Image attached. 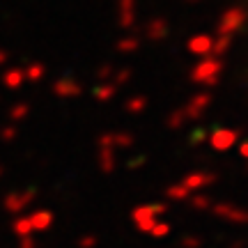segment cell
Returning <instances> with one entry per match:
<instances>
[{
  "instance_id": "cell-17",
  "label": "cell",
  "mask_w": 248,
  "mask_h": 248,
  "mask_svg": "<svg viewBox=\"0 0 248 248\" xmlns=\"http://www.w3.org/2000/svg\"><path fill=\"white\" fill-rule=\"evenodd\" d=\"M188 193H191V191H188L186 186H177V188L172 186V188L168 191V198H172V200H182V198H186Z\"/></svg>"
},
{
  "instance_id": "cell-16",
  "label": "cell",
  "mask_w": 248,
  "mask_h": 248,
  "mask_svg": "<svg viewBox=\"0 0 248 248\" xmlns=\"http://www.w3.org/2000/svg\"><path fill=\"white\" fill-rule=\"evenodd\" d=\"M23 74H26V76H28L30 80H39L42 76H44V67H42V64H35V67H30V69H26Z\"/></svg>"
},
{
  "instance_id": "cell-23",
  "label": "cell",
  "mask_w": 248,
  "mask_h": 248,
  "mask_svg": "<svg viewBox=\"0 0 248 248\" xmlns=\"http://www.w3.org/2000/svg\"><path fill=\"white\" fill-rule=\"evenodd\" d=\"M21 248H35V241L30 237H21Z\"/></svg>"
},
{
  "instance_id": "cell-22",
  "label": "cell",
  "mask_w": 248,
  "mask_h": 248,
  "mask_svg": "<svg viewBox=\"0 0 248 248\" xmlns=\"http://www.w3.org/2000/svg\"><path fill=\"white\" fill-rule=\"evenodd\" d=\"M184 115L186 113H175V115L170 117V126H179V124L184 122Z\"/></svg>"
},
{
  "instance_id": "cell-25",
  "label": "cell",
  "mask_w": 248,
  "mask_h": 248,
  "mask_svg": "<svg viewBox=\"0 0 248 248\" xmlns=\"http://www.w3.org/2000/svg\"><path fill=\"white\" fill-rule=\"evenodd\" d=\"M80 246H83V248H92V246H94V239H90V237H88V239H80Z\"/></svg>"
},
{
  "instance_id": "cell-3",
  "label": "cell",
  "mask_w": 248,
  "mask_h": 248,
  "mask_svg": "<svg viewBox=\"0 0 248 248\" xmlns=\"http://www.w3.org/2000/svg\"><path fill=\"white\" fill-rule=\"evenodd\" d=\"M209 142H212L214 150L225 152V150H230L232 145L237 142V133L230 131V129H218V131H214L212 136H209Z\"/></svg>"
},
{
  "instance_id": "cell-5",
  "label": "cell",
  "mask_w": 248,
  "mask_h": 248,
  "mask_svg": "<svg viewBox=\"0 0 248 248\" xmlns=\"http://www.w3.org/2000/svg\"><path fill=\"white\" fill-rule=\"evenodd\" d=\"M32 200V193L28 191V193H21V195H9L7 200H5V207H7V212L16 214V212H23V207Z\"/></svg>"
},
{
  "instance_id": "cell-20",
  "label": "cell",
  "mask_w": 248,
  "mask_h": 248,
  "mask_svg": "<svg viewBox=\"0 0 248 248\" xmlns=\"http://www.w3.org/2000/svg\"><path fill=\"white\" fill-rule=\"evenodd\" d=\"M136 44H138L136 39H126V42H120V44H117V48L126 53V51H133V48H136Z\"/></svg>"
},
{
  "instance_id": "cell-12",
  "label": "cell",
  "mask_w": 248,
  "mask_h": 248,
  "mask_svg": "<svg viewBox=\"0 0 248 248\" xmlns=\"http://www.w3.org/2000/svg\"><path fill=\"white\" fill-rule=\"evenodd\" d=\"M14 232H16L18 237H30V232H35L32 230V225H30V218H18L16 223H14Z\"/></svg>"
},
{
  "instance_id": "cell-24",
  "label": "cell",
  "mask_w": 248,
  "mask_h": 248,
  "mask_svg": "<svg viewBox=\"0 0 248 248\" xmlns=\"http://www.w3.org/2000/svg\"><path fill=\"white\" fill-rule=\"evenodd\" d=\"M193 202H195V207H198V209H204V207H209V200H204V198H195Z\"/></svg>"
},
{
  "instance_id": "cell-2",
  "label": "cell",
  "mask_w": 248,
  "mask_h": 248,
  "mask_svg": "<svg viewBox=\"0 0 248 248\" xmlns=\"http://www.w3.org/2000/svg\"><path fill=\"white\" fill-rule=\"evenodd\" d=\"M244 23V12L241 9H228L225 14H223L221 18V26H218V32H221L223 37H230L237 28Z\"/></svg>"
},
{
  "instance_id": "cell-27",
  "label": "cell",
  "mask_w": 248,
  "mask_h": 248,
  "mask_svg": "<svg viewBox=\"0 0 248 248\" xmlns=\"http://www.w3.org/2000/svg\"><path fill=\"white\" fill-rule=\"evenodd\" d=\"M241 156H246V159H248V145H244V147H241Z\"/></svg>"
},
{
  "instance_id": "cell-26",
  "label": "cell",
  "mask_w": 248,
  "mask_h": 248,
  "mask_svg": "<svg viewBox=\"0 0 248 248\" xmlns=\"http://www.w3.org/2000/svg\"><path fill=\"white\" fill-rule=\"evenodd\" d=\"M12 136H14V129H5L2 131V140H12Z\"/></svg>"
},
{
  "instance_id": "cell-11",
  "label": "cell",
  "mask_w": 248,
  "mask_h": 248,
  "mask_svg": "<svg viewBox=\"0 0 248 248\" xmlns=\"http://www.w3.org/2000/svg\"><path fill=\"white\" fill-rule=\"evenodd\" d=\"M120 7H122V26H131L133 0H120Z\"/></svg>"
},
{
  "instance_id": "cell-8",
  "label": "cell",
  "mask_w": 248,
  "mask_h": 248,
  "mask_svg": "<svg viewBox=\"0 0 248 248\" xmlns=\"http://www.w3.org/2000/svg\"><path fill=\"white\" fill-rule=\"evenodd\" d=\"M209 182H214L212 175H204V172H195V175H191V177L184 179V186L191 191V188H200V186L209 184Z\"/></svg>"
},
{
  "instance_id": "cell-28",
  "label": "cell",
  "mask_w": 248,
  "mask_h": 248,
  "mask_svg": "<svg viewBox=\"0 0 248 248\" xmlns=\"http://www.w3.org/2000/svg\"><path fill=\"white\" fill-rule=\"evenodd\" d=\"M5 60H7V53H2V51H0V64H5Z\"/></svg>"
},
{
  "instance_id": "cell-1",
  "label": "cell",
  "mask_w": 248,
  "mask_h": 248,
  "mask_svg": "<svg viewBox=\"0 0 248 248\" xmlns=\"http://www.w3.org/2000/svg\"><path fill=\"white\" fill-rule=\"evenodd\" d=\"M221 60L218 58H212V60L200 62L193 69V80L195 83H216V76L221 71Z\"/></svg>"
},
{
  "instance_id": "cell-9",
  "label": "cell",
  "mask_w": 248,
  "mask_h": 248,
  "mask_svg": "<svg viewBox=\"0 0 248 248\" xmlns=\"http://www.w3.org/2000/svg\"><path fill=\"white\" fill-rule=\"evenodd\" d=\"M207 104H209V94H200V97H195L193 101H191V106L184 110L186 117L200 115V110H202V108H207Z\"/></svg>"
},
{
  "instance_id": "cell-7",
  "label": "cell",
  "mask_w": 248,
  "mask_h": 248,
  "mask_svg": "<svg viewBox=\"0 0 248 248\" xmlns=\"http://www.w3.org/2000/svg\"><path fill=\"white\" fill-rule=\"evenodd\" d=\"M30 218V225H32V230H46L51 221H53V216L51 212H35L32 216H28Z\"/></svg>"
},
{
  "instance_id": "cell-15",
  "label": "cell",
  "mask_w": 248,
  "mask_h": 248,
  "mask_svg": "<svg viewBox=\"0 0 248 248\" xmlns=\"http://www.w3.org/2000/svg\"><path fill=\"white\" fill-rule=\"evenodd\" d=\"M113 92H115V83H108V85H104V88H97V99H101V101H108V99L113 97Z\"/></svg>"
},
{
  "instance_id": "cell-14",
  "label": "cell",
  "mask_w": 248,
  "mask_h": 248,
  "mask_svg": "<svg viewBox=\"0 0 248 248\" xmlns=\"http://www.w3.org/2000/svg\"><path fill=\"white\" fill-rule=\"evenodd\" d=\"M147 35H150L152 39H156V37H163V35H166V23H163V21H154V23H150V30H147Z\"/></svg>"
},
{
  "instance_id": "cell-21",
  "label": "cell",
  "mask_w": 248,
  "mask_h": 248,
  "mask_svg": "<svg viewBox=\"0 0 248 248\" xmlns=\"http://www.w3.org/2000/svg\"><path fill=\"white\" fill-rule=\"evenodd\" d=\"M26 113H28V106H16V108H14V113H12V120H16V122H18V120H23V115H26Z\"/></svg>"
},
{
  "instance_id": "cell-4",
  "label": "cell",
  "mask_w": 248,
  "mask_h": 248,
  "mask_svg": "<svg viewBox=\"0 0 248 248\" xmlns=\"http://www.w3.org/2000/svg\"><path fill=\"white\" fill-rule=\"evenodd\" d=\"M212 46H214L212 37L198 35V37H193V39L188 42V51L195 53V55H207V53H212Z\"/></svg>"
},
{
  "instance_id": "cell-19",
  "label": "cell",
  "mask_w": 248,
  "mask_h": 248,
  "mask_svg": "<svg viewBox=\"0 0 248 248\" xmlns=\"http://www.w3.org/2000/svg\"><path fill=\"white\" fill-rule=\"evenodd\" d=\"M168 225H166V223H154V228H152V234H154V237H163V234H168Z\"/></svg>"
},
{
  "instance_id": "cell-6",
  "label": "cell",
  "mask_w": 248,
  "mask_h": 248,
  "mask_svg": "<svg viewBox=\"0 0 248 248\" xmlns=\"http://www.w3.org/2000/svg\"><path fill=\"white\" fill-rule=\"evenodd\" d=\"M53 90H55V94H60V97H76L80 92V85L74 83V80H58Z\"/></svg>"
},
{
  "instance_id": "cell-13",
  "label": "cell",
  "mask_w": 248,
  "mask_h": 248,
  "mask_svg": "<svg viewBox=\"0 0 248 248\" xmlns=\"http://www.w3.org/2000/svg\"><path fill=\"white\" fill-rule=\"evenodd\" d=\"M228 46H230V37H218V39H214V46H212V55L214 58H218L221 53L228 51Z\"/></svg>"
},
{
  "instance_id": "cell-10",
  "label": "cell",
  "mask_w": 248,
  "mask_h": 248,
  "mask_svg": "<svg viewBox=\"0 0 248 248\" xmlns=\"http://www.w3.org/2000/svg\"><path fill=\"white\" fill-rule=\"evenodd\" d=\"M23 80H26V74H23V69H9L7 74L2 76V83H5L7 88H18Z\"/></svg>"
},
{
  "instance_id": "cell-18",
  "label": "cell",
  "mask_w": 248,
  "mask_h": 248,
  "mask_svg": "<svg viewBox=\"0 0 248 248\" xmlns=\"http://www.w3.org/2000/svg\"><path fill=\"white\" fill-rule=\"evenodd\" d=\"M126 108H129L131 113H136V110H142V108H145V99H142V97H136V99H131V101L126 104Z\"/></svg>"
}]
</instances>
